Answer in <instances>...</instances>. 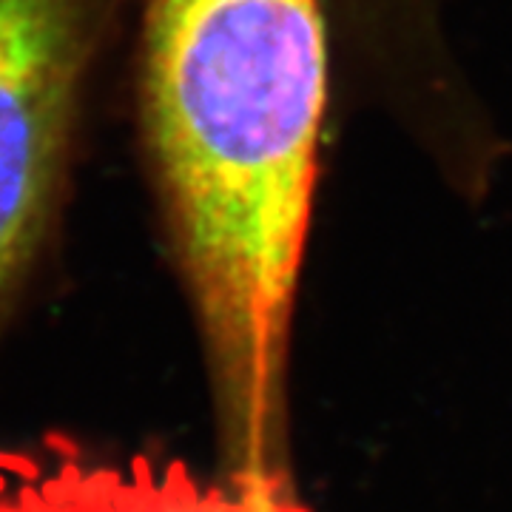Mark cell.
I'll return each mask as SVG.
<instances>
[{
    "instance_id": "obj_3",
    "label": "cell",
    "mask_w": 512,
    "mask_h": 512,
    "mask_svg": "<svg viewBox=\"0 0 512 512\" xmlns=\"http://www.w3.org/2000/svg\"><path fill=\"white\" fill-rule=\"evenodd\" d=\"M0 473H15L29 484L43 476V470H40L35 458L23 456V453H6V450H0Z\"/></svg>"
},
{
    "instance_id": "obj_1",
    "label": "cell",
    "mask_w": 512,
    "mask_h": 512,
    "mask_svg": "<svg viewBox=\"0 0 512 512\" xmlns=\"http://www.w3.org/2000/svg\"><path fill=\"white\" fill-rule=\"evenodd\" d=\"M325 97L319 0H146L151 165L208 308L256 359L296 285Z\"/></svg>"
},
{
    "instance_id": "obj_4",
    "label": "cell",
    "mask_w": 512,
    "mask_h": 512,
    "mask_svg": "<svg viewBox=\"0 0 512 512\" xmlns=\"http://www.w3.org/2000/svg\"><path fill=\"white\" fill-rule=\"evenodd\" d=\"M43 447H46L52 456L63 458V461H77V458L83 456L80 444H77L69 433H63V430H46V433H43Z\"/></svg>"
},
{
    "instance_id": "obj_9",
    "label": "cell",
    "mask_w": 512,
    "mask_h": 512,
    "mask_svg": "<svg viewBox=\"0 0 512 512\" xmlns=\"http://www.w3.org/2000/svg\"><path fill=\"white\" fill-rule=\"evenodd\" d=\"M6 493V478H3V473H0V495Z\"/></svg>"
},
{
    "instance_id": "obj_8",
    "label": "cell",
    "mask_w": 512,
    "mask_h": 512,
    "mask_svg": "<svg viewBox=\"0 0 512 512\" xmlns=\"http://www.w3.org/2000/svg\"><path fill=\"white\" fill-rule=\"evenodd\" d=\"M57 478H60V484H66L74 495H77V490L83 487V473H80L77 461H66V464L60 467V476Z\"/></svg>"
},
{
    "instance_id": "obj_5",
    "label": "cell",
    "mask_w": 512,
    "mask_h": 512,
    "mask_svg": "<svg viewBox=\"0 0 512 512\" xmlns=\"http://www.w3.org/2000/svg\"><path fill=\"white\" fill-rule=\"evenodd\" d=\"M131 476H134L137 493H154V473H151V464H148L146 456L131 458Z\"/></svg>"
},
{
    "instance_id": "obj_7",
    "label": "cell",
    "mask_w": 512,
    "mask_h": 512,
    "mask_svg": "<svg viewBox=\"0 0 512 512\" xmlns=\"http://www.w3.org/2000/svg\"><path fill=\"white\" fill-rule=\"evenodd\" d=\"M18 501L23 512H46V501H43V495L37 493L35 487H23L18 493Z\"/></svg>"
},
{
    "instance_id": "obj_2",
    "label": "cell",
    "mask_w": 512,
    "mask_h": 512,
    "mask_svg": "<svg viewBox=\"0 0 512 512\" xmlns=\"http://www.w3.org/2000/svg\"><path fill=\"white\" fill-rule=\"evenodd\" d=\"M89 35L92 0H0V279L55 197Z\"/></svg>"
},
{
    "instance_id": "obj_6",
    "label": "cell",
    "mask_w": 512,
    "mask_h": 512,
    "mask_svg": "<svg viewBox=\"0 0 512 512\" xmlns=\"http://www.w3.org/2000/svg\"><path fill=\"white\" fill-rule=\"evenodd\" d=\"M43 501H46V507H66L69 501H74V493L66 487V484H60V478H52V481H46L43 484Z\"/></svg>"
}]
</instances>
